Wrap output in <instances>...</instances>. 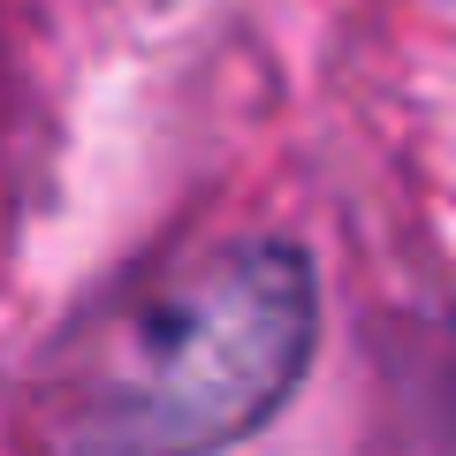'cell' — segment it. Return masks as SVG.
I'll return each mask as SVG.
<instances>
[{"label": "cell", "mask_w": 456, "mask_h": 456, "mask_svg": "<svg viewBox=\"0 0 456 456\" xmlns=\"http://www.w3.org/2000/svg\"><path fill=\"white\" fill-rule=\"evenodd\" d=\"M320 297L297 244H228L152 289L114 335L69 456H221L305 380Z\"/></svg>", "instance_id": "cell-1"}]
</instances>
